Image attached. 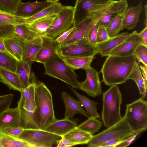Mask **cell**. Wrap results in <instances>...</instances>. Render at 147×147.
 I'll return each mask as SVG.
<instances>
[{"label": "cell", "instance_id": "1", "mask_svg": "<svg viewBox=\"0 0 147 147\" xmlns=\"http://www.w3.org/2000/svg\"><path fill=\"white\" fill-rule=\"evenodd\" d=\"M136 62L134 55L108 56L100 71L102 74V81L110 86L125 83Z\"/></svg>", "mask_w": 147, "mask_h": 147}, {"label": "cell", "instance_id": "2", "mask_svg": "<svg viewBox=\"0 0 147 147\" xmlns=\"http://www.w3.org/2000/svg\"><path fill=\"white\" fill-rule=\"evenodd\" d=\"M35 101L38 126L40 129L43 130L57 119L55 115L52 94L42 82L36 84Z\"/></svg>", "mask_w": 147, "mask_h": 147}, {"label": "cell", "instance_id": "3", "mask_svg": "<svg viewBox=\"0 0 147 147\" xmlns=\"http://www.w3.org/2000/svg\"><path fill=\"white\" fill-rule=\"evenodd\" d=\"M102 119L106 128L117 123L123 118L120 112L122 96L118 86H111L102 95Z\"/></svg>", "mask_w": 147, "mask_h": 147}, {"label": "cell", "instance_id": "4", "mask_svg": "<svg viewBox=\"0 0 147 147\" xmlns=\"http://www.w3.org/2000/svg\"><path fill=\"white\" fill-rule=\"evenodd\" d=\"M43 64L45 75L58 79L72 88H78L77 76L57 52Z\"/></svg>", "mask_w": 147, "mask_h": 147}, {"label": "cell", "instance_id": "5", "mask_svg": "<svg viewBox=\"0 0 147 147\" xmlns=\"http://www.w3.org/2000/svg\"><path fill=\"white\" fill-rule=\"evenodd\" d=\"M123 117L131 130L138 135L147 129V102L140 98L126 105Z\"/></svg>", "mask_w": 147, "mask_h": 147}, {"label": "cell", "instance_id": "6", "mask_svg": "<svg viewBox=\"0 0 147 147\" xmlns=\"http://www.w3.org/2000/svg\"><path fill=\"white\" fill-rule=\"evenodd\" d=\"M112 11L110 7L106 6L91 13L83 20L73 25V31L62 42L59 44L65 45L87 39L90 30L98 21L103 16Z\"/></svg>", "mask_w": 147, "mask_h": 147}, {"label": "cell", "instance_id": "7", "mask_svg": "<svg viewBox=\"0 0 147 147\" xmlns=\"http://www.w3.org/2000/svg\"><path fill=\"white\" fill-rule=\"evenodd\" d=\"M135 134L125 119L121 120L99 133L93 136L87 144L88 147H99L109 141L123 139Z\"/></svg>", "mask_w": 147, "mask_h": 147}, {"label": "cell", "instance_id": "8", "mask_svg": "<svg viewBox=\"0 0 147 147\" xmlns=\"http://www.w3.org/2000/svg\"><path fill=\"white\" fill-rule=\"evenodd\" d=\"M18 138L33 147H51L61 137L40 129H24Z\"/></svg>", "mask_w": 147, "mask_h": 147}, {"label": "cell", "instance_id": "9", "mask_svg": "<svg viewBox=\"0 0 147 147\" xmlns=\"http://www.w3.org/2000/svg\"><path fill=\"white\" fill-rule=\"evenodd\" d=\"M57 52L61 57L95 56L97 54L96 46L90 44L87 39L65 45L58 44Z\"/></svg>", "mask_w": 147, "mask_h": 147}, {"label": "cell", "instance_id": "10", "mask_svg": "<svg viewBox=\"0 0 147 147\" xmlns=\"http://www.w3.org/2000/svg\"><path fill=\"white\" fill-rule=\"evenodd\" d=\"M74 7L64 6L53 24L47 29L45 35L55 39L73 24Z\"/></svg>", "mask_w": 147, "mask_h": 147}, {"label": "cell", "instance_id": "11", "mask_svg": "<svg viewBox=\"0 0 147 147\" xmlns=\"http://www.w3.org/2000/svg\"><path fill=\"white\" fill-rule=\"evenodd\" d=\"M112 0H76L73 25L86 18L91 13L112 3Z\"/></svg>", "mask_w": 147, "mask_h": 147}, {"label": "cell", "instance_id": "12", "mask_svg": "<svg viewBox=\"0 0 147 147\" xmlns=\"http://www.w3.org/2000/svg\"><path fill=\"white\" fill-rule=\"evenodd\" d=\"M20 114V126L24 129H40L36 111L35 100L18 102Z\"/></svg>", "mask_w": 147, "mask_h": 147}, {"label": "cell", "instance_id": "13", "mask_svg": "<svg viewBox=\"0 0 147 147\" xmlns=\"http://www.w3.org/2000/svg\"><path fill=\"white\" fill-rule=\"evenodd\" d=\"M83 69L86 74V78L79 82L78 88L89 96L94 97L100 95L102 91L98 73L90 66Z\"/></svg>", "mask_w": 147, "mask_h": 147}, {"label": "cell", "instance_id": "14", "mask_svg": "<svg viewBox=\"0 0 147 147\" xmlns=\"http://www.w3.org/2000/svg\"><path fill=\"white\" fill-rule=\"evenodd\" d=\"M143 43L139 34L136 30L133 34L113 49L109 55L119 57H128L134 55L137 46Z\"/></svg>", "mask_w": 147, "mask_h": 147}, {"label": "cell", "instance_id": "15", "mask_svg": "<svg viewBox=\"0 0 147 147\" xmlns=\"http://www.w3.org/2000/svg\"><path fill=\"white\" fill-rule=\"evenodd\" d=\"M41 37L42 45L33 61L43 64L57 52L58 43L55 39L46 35Z\"/></svg>", "mask_w": 147, "mask_h": 147}, {"label": "cell", "instance_id": "16", "mask_svg": "<svg viewBox=\"0 0 147 147\" xmlns=\"http://www.w3.org/2000/svg\"><path fill=\"white\" fill-rule=\"evenodd\" d=\"M6 51L18 61L22 60L25 41L14 33L3 38Z\"/></svg>", "mask_w": 147, "mask_h": 147}, {"label": "cell", "instance_id": "17", "mask_svg": "<svg viewBox=\"0 0 147 147\" xmlns=\"http://www.w3.org/2000/svg\"><path fill=\"white\" fill-rule=\"evenodd\" d=\"M143 10L142 1L136 6L128 7L123 15V29L133 30L140 21V16Z\"/></svg>", "mask_w": 147, "mask_h": 147}, {"label": "cell", "instance_id": "18", "mask_svg": "<svg viewBox=\"0 0 147 147\" xmlns=\"http://www.w3.org/2000/svg\"><path fill=\"white\" fill-rule=\"evenodd\" d=\"M133 32L130 33L127 32L118 34L116 36L110 38L107 40L96 45L97 53L102 57L108 56L111 51L131 36Z\"/></svg>", "mask_w": 147, "mask_h": 147}, {"label": "cell", "instance_id": "19", "mask_svg": "<svg viewBox=\"0 0 147 147\" xmlns=\"http://www.w3.org/2000/svg\"><path fill=\"white\" fill-rule=\"evenodd\" d=\"M61 98L65 105V118L71 117L77 113L89 117L86 111L81 106L80 102L75 100L66 92L63 91L61 92Z\"/></svg>", "mask_w": 147, "mask_h": 147}, {"label": "cell", "instance_id": "20", "mask_svg": "<svg viewBox=\"0 0 147 147\" xmlns=\"http://www.w3.org/2000/svg\"><path fill=\"white\" fill-rule=\"evenodd\" d=\"M77 125L76 122L68 119H57L43 130L61 136L76 127Z\"/></svg>", "mask_w": 147, "mask_h": 147}, {"label": "cell", "instance_id": "21", "mask_svg": "<svg viewBox=\"0 0 147 147\" xmlns=\"http://www.w3.org/2000/svg\"><path fill=\"white\" fill-rule=\"evenodd\" d=\"M50 3L47 1L34 2H21L13 14L22 17H31L45 8Z\"/></svg>", "mask_w": 147, "mask_h": 147}, {"label": "cell", "instance_id": "22", "mask_svg": "<svg viewBox=\"0 0 147 147\" xmlns=\"http://www.w3.org/2000/svg\"><path fill=\"white\" fill-rule=\"evenodd\" d=\"M32 62L17 61L16 72L25 88L32 84H37L35 77L31 72Z\"/></svg>", "mask_w": 147, "mask_h": 147}, {"label": "cell", "instance_id": "23", "mask_svg": "<svg viewBox=\"0 0 147 147\" xmlns=\"http://www.w3.org/2000/svg\"><path fill=\"white\" fill-rule=\"evenodd\" d=\"M57 14L47 16L24 24L29 30L40 36L45 35L47 29L56 19Z\"/></svg>", "mask_w": 147, "mask_h": 147}, {"label": "cell", "instance_id": "24", "mask_svg": "<svg viewBox=\"0 0 147 147\" xmlns=\"http://www.w3.org/2000/svg\"><path fill=\"white\" fill-rule=\"evenodd\" d=\"M20 112L17 107L9 108L0 115V129L8 127H20Z\"/></svg>", "mask_w": 147, "mask_h": 147}, {"label": "cell", "instance_id": "25", "mask_svg": "<svg viewBox=\"0 0 147 147\" xmlns=\"http://www.w3.org/2000/svg\"><path fill=\"white\" fill-rule=\"evenodd\" d=\"M0 77L1 82L10 89L21 92L24 88L16 72L0 67Z\"/></svg>", "mask_w": 147, "mask_h": 147}, {"label": "cell", "instance_id": "26", "mask_svg": "<svg viewBox=\"0 0 147 147\" xmlns=\"http://www.w3.org/2000/svg\"><path fill=\"white\" fill-rule=\"evenodd\" d=\"M63 6L59 2L50 3L43 9L34 15L29 17L22 18L19 24L29 23L47 16L57 14Z\"/></svg>", "mask_w": 147, "mask_h": 147}, {"label": "cell", "instance_id": "27", "mask_svg": "<svg viewBox=\"0 0 147 147\" xmlns=\"http://www.w3.org/2000/svg\"><path fill=\"white\" fill-rule=\"evenodd\" d=\"M42 44L40 36L30 42L25 41L22 60L32 62L40 49Z\"/></svg>", "mask_w": 147, "mask_h": 147}, {"label": "cell", "instance_id": "28", "mask_svg": "<svg viewBox=\"0 0 147 147\" xmlns=\"http://www.w3.org/2000/svg\"><path fill=\"white\" fill-rule=\"evenodd\" d=\"M93 136L88 132L78 129L76 127L63 136L71 142L77 145L87 144Z\"/></svg>", "mask_w": 147, "mask_h": 147}, {"label": "cell", "instance_id": "29", "mask_svg": "<svg viewBox=\"0 0 147 147\" xmlns=\"http://www.w3.org/2000/svg\"><path fill=\"white\" fill-rule=\"evenodd\" d=\"M0 147H33L22 140L0 130Z\"/></svg>", "mask_w": 147, "mask_h": 147}, {"label": "cell", "instance_id": "30", "mask_svg": "<svg viewBox=\"0 0 147 147\" xmlns=\"http://www.w3.org/2000/svg\"><path fill=\"white\" fill-rule=\"evenodd\" d=\"M80 104L85 107L88 115L90 117L99 118L100 116L97 111V105L98 103L89 99L84 96L78 93L72 88L69 87Z\"/></svg>", "mask_w": 147, "mask_h": 147}, {"label": "cell", "instance_id": "31", "mask_svg": "<svg viewBox=\"0 0 147 147\" xmlns=\"http://www.w3.org/2000/svg\"><path fill=\"white\" fill-rule=\"evenodd\" d=\"M95 56L74 57H62L63 60L74 70L90 66Z\"/></svg>", "mask_w": 147, "mask_h": 147}, {"label": "cell", "instance_id": "32", "mask_svg": "<svg viewBox=\"0 0 147 147\" xmlns=\"http://www.w3.org/2000/svg\"><path fill=\"white\" fill-rule=\"evenodd\" d=\"M131 79L134 81L139 89L140 94L143 98L146 96L147 84L145 82L140 70L139 64L137 62L131 73L128 80Z\"/></svg>", "mask_w": 147, "mask_h": 147}, {"label": "cell", "instance_id": "33", "mask_svg": "<svg viewBox=\"0 0 147 147\" xmlns=\"http://www.w3.org/2000/svg\"><path fill=\"white\" fill-rule=\"evenodd\" d=\"M102 123L97 118L89 117L86 121L77 126L78 129L93 135L101 127Z\"/></svg>", "mask_w": 147, "mask_h": 147}, {"label": "cell", "instance_id": "34", "mask_svg": "<svg viewBox=\"0 0 147 147\" xmlns=\"http://www.w3.org/2000/svg\"><path fill=\"white\" fill-rule=\"evenodd\" d=\"M14 33L24 41H31L40 36L30 30L23 24L14 26Z\"/></svg>", "mask_w": 147, "mask_h": 147}, {"label": "cell", "instance_id": "35", "mask_svg": "<svg viewBox=\"0 0 147 147\" xmlns=\"http://www.w3.org/2000/svg\"><path fill=\"white\" fill-rule=\"evenodd\" d=\"M123 15L117 14L105 28L110 38L116 36L123 30L122 25Z\"/></svg>", "mask_w": 147, "mask_h": 147}, {"label": "cell", "instance_id": "36", "mask_svg": "<svg viewBox=\"0 0 147 147\" xmlns=\"http://www.w3.org/2000/svg\"><path fill=\"white\" fill-rule=\"evenodd\" d=\"M17 61L7 51H0V67L15 72Z\"/></svg>", "mask_w": 147, "mask_h": 147}, {"label": "cell", "instance_id": "37", "mask_svg": "<svg viewBox=\"0 0 147 147\" xmlns=\"http://www.w3.org/2000/svg\"><path fill=\"white\" fill-rule=\"evenodd\" d=\"M21 0H0V11L14 13L17 11Z\"/></svg>", "mask_w": 147, "mask_h": 147}, {"label": "cell", "instance_id": "38", "mask_svg": "<svg viewBox=\"0 0 147 147\" xmlns=\"http://www.w3.org/2000/svg\"><path fill=\"white\" fill-rule=\"evenodd\" d=\"M23 17L12 13L0 12V25H13L19 24L20 19Z\"/></svg>", "mask_w": 147, "mask_h": 147}, {"label": "cell", "instance_id": "39", "mask_svg": "<svg viewBox=\"0 0 147 147\" xmlns=\"http://www.w3.org/2000/svg\"><path fill=\"white\" fill-rule=\"evenodd\" d=\"M134 55L139 62L147 67V45L143 43L140 44L135 50Z\"/></svg>", "mask_w": 147, "mask_h": 147}, {"label": "cell", "instance_id": "40", "mask_svg": "<svg viewBox=\"0 0 147 147\" xmlns=\"http://www.w3.org/2000/svg\"><path fill=\"white\" fill-rule=\"evenodd\" d=\"M36 84H32L24 88L21 92L19 101L24 102L26 100H35V86Z\"/></svg>", "mask_w": 147, "mask_h": 147}, {"label": "cell", "instance_id": "41", "mask_svg": "<svg viewBox=\"0 0 147 147\" xmlns=\"http://www.w3.org/2000/svg\"><path fill=\"white\" fill-rule=\"evenodd\" d=\"M14 96L12 94L0 96V115L9 108L12 104Z\"/></svg>", "mask_w": 147, "mask_h": 147}, {"label": "cell", "instance_id": "42", "mask_svg": "<svg viewBox=\"0 0 147 147\" xmlns=\"http://www.w3.org/2000/svg\"><path fill=\"white\" fill-rule=\"evenodd\" d=\"M117 14L122 15L117 12H113L108 13L102 17L98 21L96 24L99 26L106 28L111 21Z\"/></svg>", "mask_w": 147, "mask_h": 147}, {"label": "cell", "instance_id": "43", "mask_svg": "<svg viewBox=\"0 0 147 147\" xmlns=\"http://www.w3.org/2000/svg\"><path fill=\"white\" fill-rule=\"evenodd\" d=\"M14 26L0 25V38H4L14 33Z\"/></svg>", "mask_w": 147, "mask_h": 147}, {"label": "cell", "instance_id": "44", "mask_svg": "<svg viewBox=\"0 0 147 147\" xmlns=\"http://www.w3.org/2000/svg\"><path fill=\"white\" fill-rule=\"evenodd\" d=\"M109 38L106 28L99 26L97 34L96 45L107 40Z\"/></svg>", "mask_w": 147, "mask_h": 147}, {"label": "cell", "instance_id": "45", "mask_svg": "<svg viewBox=\"0 0 147 147\" xmlns=\"http://www.w3.org/2000/svg\"><path fill=\"white\" fill-rule=\"evenodd\" d=\"M24 129L20 127H8L0 129L9 135L16 138H18L20 135L22 133Z\"/></svg>", "mask_w": 147, "mask_h": 147}, {"label": "cell", "instance_id": "46", "mask_svg": "<svg viewBox=\"0 0 147 147\" xmlns=\"http://www.w3.org/2000/svg\"><path fill=\"white\" fill-rule=\"evenodd\" d=\"M99 26L97 24L94 25L90 30L87 36V39L92 45H96V38Z\"/></svg>", "mask_w": 147, "mask_h": 147}, {"label": "cell", "instance_id": "47", "mask_svg": "<svg viewBox=\"0 0 147 147\" xmlns=\"http://www.w3.org/2000/svg\"><path fill=\"white\" fill-rule=\"evenodd\" d=\"M125 138L109 141L102 144L99 147H119L122 143Z\"/></svg>", "mask_w": 147, "mask_h": 147}, {"label": "cell", "instance_id": "48", "mask_svg": "<svg viewBox=\"0 0 147 147\" xmlns=\"http://www.w3.org/2000/svg\"><path fill=\"white\" fill-rule=\"evenodd\" d=\"M61 137V138L57 142V147H68L76 145V144L71 142L63 136Z\"/></svg>", "mask_w": 147, "mask_h": 147}, {"label": "cell", "instance_id": "49", "mask_svg": "<svg viewBox=\"0 0 147 147\" xmlns=\"http://www.w3.org/2000/svg\"><path fill=\"white\" fill-rule=\"evenodd\" d=\"M73 29L74 27H73L63 32L55 39L56 42L58 44H60L62 42L67 38Z\"/></svg>", "mask_w": 147, "mask_h": 147}, {"label": "cell", "instance_id": "50", "mask_svg": "<svg viewBox=\"0 0 147 147\" xmlns=\"http://www.w3.org/2000/svg\"><path fill=\"white\" fill-rule=\"evenodd\" d=\"M137 135V134H135L125 138L123 143L119 147H126L129 146L132 142L136 139Z\"/></svg>", "mask_w": 147, "mask_h": 147}, {"label": "cell", "instance_id": "51", "mask_svg": "<svg viewBox=\"0 0 147 147\" xmlns=\"http://www.w3.org/2000/svg\"><path fill=\"white\" fill-rule=\"evenodd\" d=\"M142 38L143 43L147 45V26L139 33Z\"/></svg>", "mask_w": 147, "mask_h": 147}, {"label": "cell", "instance_id": "52", "mask_svg": "<svg viewBox=\"0 0 147 147\" xmlns=\"http://www.w3.org/2000/svg\"><path fill=\"white\" fill-rule=\"evenodd\" d=\"M140 68L142 76L143 78L144 81L146 84H147V67H145L144 65H140L139 66Z\"/></svg>", "mask_w": 147, "mask_h": 147}, {"label": "cell", "instance_id": "53", "mask_svg": "<svg viewBox=\"0 0 147 147\" xmlns=\"http://www.w3.org/2000/svg\"><path fill=\"white\" fill-rule=\"evenodd\" d=\"M0 51H6L3 38H0Z\"/></svg>", "mask_w": 147, "mask_h": 147}, {"label": "cell", "instance_id": "54", "mask_svg": "<svg viewBox=\"0 0 147 147\" xmlns=\"http://www.w3.org/2000/svg\"><path fill=\"white\" fill-rule=\"evenodd\" d=\"M144 13L145 15V19L144 22V24L145 26H147V4H146L144 6Z\"/></svg>", "mask_w": 147, "mask_h": 147}, {"label": "cell", "instance_id": "55", "mask_svg": "<svg viewBox=\"0 0 147 147\" xmlns=\"http://www.w3.org/2000/svg\"><path fill=\"white\" fill-rule=\"evenodd\" d=\"M59 0H47L50 3H55L58 2Z\"/></svg>", "mask_w": 147, "mask_h": 147}, {"label": "cell", "instance_id": "56", "mask_svg": "<svg viewBox=\"0 0 147 147\" xmlns=\"http://www.w3.org/2000/svg\"><path fill=\"white\" fill-rule=\"evenodd\" d=\"M2 82L1 80V78L0 77V82Z\"/></svg>", "mask_w": 147, "mask_h": 147}, {"label": "cell", "instance_id": "57", "mask_svg": "<svg viewBox=\"0 0 147 147\" xmlns=\"http://www.w3.org/2000/svg\"><path fill=\"white\" fill-rule=\"evenodd\" d=\"M113 0V1H115V0Z\"/></svg>", "mask_w": 147, "mask_h": 147}, {"label": "cell", "instance_id": "58", "mask_svg": "<svg viewBox=\"0 0 147 147\" xmlns=\"http://www.w3.org/2000/svg\"><path fill=\"white\" fill-rule=\"evenodd\" d=\"M1 12V11H0V12Z\"/></svg>", "mask_w": 147, "mask_h": 147}]
</instances>
